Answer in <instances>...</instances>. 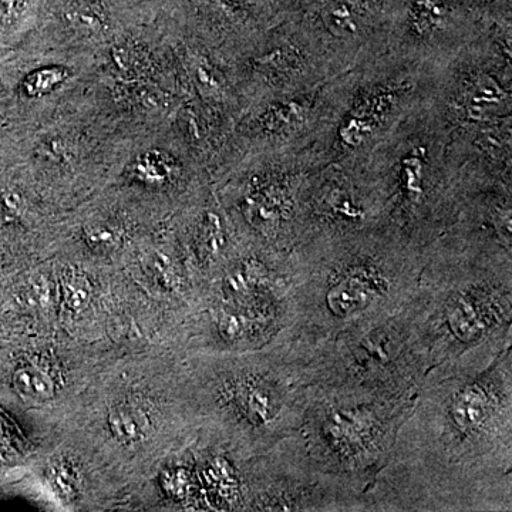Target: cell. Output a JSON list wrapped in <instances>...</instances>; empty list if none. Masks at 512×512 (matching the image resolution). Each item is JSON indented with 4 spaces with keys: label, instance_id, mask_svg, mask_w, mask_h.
<instances>
[{
    "label": "cell",
    "instance_id": "30bf717a",
    "mask_svg": "<svg viewBox=\"0 0 512 512\" xmlns=\"http://www.w3.org/2000/svg\"><path fill=\"white\" fill-rule=\"evenodd\" d=\"M380 225H386L382 204L359 165L330 163L313 171L303 188L296 245Z\"/></svg>",
    "mask_w": 512,
    "mask_h": 512
},
{
    "label": "cell",
    "instance_id": "52a82bcc",
    "mask_svg": "<svg viewBox=\"0 0 512 512\" xmlns=\"http://www.w3.org/2000/svg\"><path fill=\"white\" fill-rule=\"evenodd\" d=\"M212 377V410L239 453L259 456L301 430L308 386L301 367L271 349Z\"/></svg>",
    "mask_w": 512,
    "mask_h": 512
},
{
    "label": "cell",
    "instance_id": "44dd1931",
    "mask_svg": "<svg viewBox=\"0 0 512 512\" xmlns=\"http://www.w3.org/2000/svg\"><path fill=\"white\" fill-rule=\"evenodd\" d=\"M0 202H2V210L10 217H19L23 212V198L20 197L18 192H5L0 198Z\"/></svg>",
    "mask_w": 512,
    "mask_h": 512
},
{
    "label": "cell",
    "instance_id": "4fadbf2b",
    "mask_svg": "<svg viewBox=\"0 0 512 512\" xmlns=\"http://www.w3.org/2000/svg\"><path fill=\"white\" fill-rule=\"evenodd\" d=\"M110 430L121 441H137L144 439L150 431V419L143 407L136 404H124L110 413Z\"/></svg>",
    "mask_w": 512,
    "mask_h": 512
},
{
    "label": "cell",
    "instance_id": "277c9868",
    "mask_svg": "<svg viewBox=\"0 0 512 512\" xmlns=\"http://www.w3.org/2000/svg\"><path fill=\"white\" fill-rule=\"evenodd\" d=\"M349 161L375 190L387 227L410 244L426 249L456 224L464 170L434 92Z\"/></svg>",
    "mask_w": 512,
    "mask_h": 512
},
{
    "label": "cell",
    "instance_id": "ba28073f",
    "mask_svg": "<svg viewBox=\"0 0 512 512\" xmlns=\"http://www.w3.org/2000/svg\"><path fill=\"white\" fill-rule=\"evenodd\" d=\"M252 466V508L264 511L363 512L366 491L323 473L306 451L301 434L259 454Z\"/></svg>",
    "mask_w": 512,
    "mask_h": 512
},
{
    "label": "cell",
    "instance_id": "9a60e30c",
    "mask_svg": "<svg viewBox=\"0 0 512 512\" xmlns=\"http://www.w3.org/2000/svg\"><path fill=\"white\" fill-rule=\"evenodd\" d=\"M70 72L62 66H46L30 72L20 83V92L29 99L47 96L69 79Z\"/></svg>",
    "mask_w": 512,
    "mask_h": 512
},
{
    "label": "cell",
    "instance_id": "2e32d148",
    "mask_svg": "<svg viewBox=\"0 0 512 512\" xmlns=\"http://www.w3.org/2000/svg\"><path fill=\"white\" fill-rule=\"evenodd\" d=\"M15 384L19 392L36 400L52 399L56 389L52 377L37 366L20 369L15 375Z\"/></svg>",
    "mask_w": 512,
    "mask_h": 512
},
{
    "label": "cell",
    "instance_id": "7c38bea8",
    "mask_svg": "<svg viewBox=\"0 0 512 512\" xmlns=\"http://www.w3.org/2000/svg\"><path fill=\"white\" fill-rule=\"evenodd\" d=\"M131 173L140 183L150 185V187H161L174 180L177 174V164L168 154L161 151H147L141 154L133 165Z\"/></svg>",
    "mask_w": 512,
    "mask_h": 512
},
{
    "label": "cell",
    "instance_id": "5bb4252c",
    "mask_svg": "<svg viewBox=\"0 0 512 512\" xmlns=\"http://www.w3.org/2000/svg\"><path fill=\"white\" fill-rule=\"evenodd\" d=\"M63 15L74 29L83 32H100L109 22L107 10L100 0H70L64 6Z\"/></svg>",
    "mask_w": 512,
    "mask_h": 512
},
{
    "label": "cell",
    "instance_id": "ffe728a7",
    "mask_svg": "<svg viewBox=\"0 0 512 512\" xmlns=\"http://www.w3.org/2000/svg\"><path fill=\"white\" fill-rule=\"evenodd\" d=\"M113 59L116 66L124 72H134V70H138V67L141 69V62H138L141 60L140 52L134 50L133 47H117L114 50Z\"/></svg>",
    "mask_w": 512,
    "mask_h": 512
},
{
    "label": "cell",
    "instance_id": "7402d4cb",
    "mask_svg": "<svg viewBox=\"0 0 512 512\" xmlns=\"http://www.w3.org/2000/svg\"><path fill=\"white\" fill-rule=\"evenodd\" d=\"M56 483L62 488L66 493H70L73 491L74 480L72 474H70L69 470H66L64 467L57 468L56 471Z\"/></svg>",
    "mask_w": 512,
    "mask_h": 512
},
{
    "label": "cell",
    "instance_id": "7a4b0ae2",
    "mask_svg": "<svg viewBox=\"0 0 512 512\" xmlns=\"http://www.w3.org/2000/svg\"><path fill=\"white\" fill-rule=\"evenodd\" d=\"M400 311L426 377L480 375L511 348L512 249L454 224L424 249L419 281Z\"/></svg>",
    "mask_w": 512,
    "mask_h": 512
},
{
    "label": "cell",
    "instance_id": "3957f363",
    "mask_svg": "<svg viewBox=\"0 0 512 512\" xmlns=\"http://www.w3.org/2000/svg\"><path fill=\"white\" fill-rule=\"evenodd\" d=\"M423 264L424 249L387 225L301 242L289 252L286 326L269 348L301 365L339 333L399 311Z\"/></svg>",
    "mask_w": 512,
    "mask_h": 512
},
{
    "label": "cell",
    "instance_id": "ac0fdd59",
    "mask_svg": "<svg viewBox=\"0 0 512 512\" xmlns=\"http://www.w3.org/2000/svg\"><path fill=\"white\" fill-rule=\"evenodd\" d=\"M89 285L82 276H72L67 279L64 285V296H66L67 305L72 309H82L89 299Z\"/></svg>",
    "mask_w": 512,
    "mask_h": 512
},
{
    "label": "cell",
    "instance_id": "e0dca14e",
    "mask_svg": "<svg viewBox=\"0 0 512 512\" xmlns=\"http://www.w3.org/2000/svg\"><path fill=\"white\" fill-rule=\"evenodd\" d=\"M84 238L90 247L110 249L119 244L120 232L107 224H92L84 228Z\"/></svg>",
    "mask_w": 512,
    "mask_h": 512
},
{
    "label": "cell",
    "instance_id": "d6986e66",
    "mask_svg": "<svg viewBox=\"0 0 512 512\" xmlns=\"http://www.w3.org/2000/svg\"><path fill=\"white\" fill-rule=\"evenodd\" d=\"M30 0H0V28L12 25L28 9Z\"/></svg>",
    "mask_w": 512,
    "mask_h": 512
},
{
    "label": "cell",
    "instance_id": "9c48e42d",
    "mask_svg": "<svg viewBox=\"0 0 512 512\" xmlns=\"http://www.w3.org/2000/svg\"><path fill=\"white\" fill-rule=\"evenodd\" d=\"M323 165L315 151L276 153L271 165L249 178L237 207L255 248L276 254L295 248L303 188Z\"/></svg>",
    "mask_w": 512,
    "mask_h": 512
},
{
    "label": "cell",
    "instance_id": "6da1fadb",
    "mask_svg": "<svg viewBox=\"0 0 512 512\" xmlns=\"http://www.w3.org/2000/svg\"><path fill=\"white\" fill-rule=\"evenodd\" d=\"M366 511L512 510V349L477 376L421 383Z\"/></svg>",
    "mask_w": 512,
    "mask_h": 512
},
{
    "label": "cell",
    "instance_id": "5b68a950",
    "mask_svg": "<svg viewBox=\"0 0 512 512\" xmlns=\"http://www.w3.org/2000/svg\"><path fill=\"white\" fill-rule=\"evenodd\" d=\"M400 309L313 349L301 365L303 383L357 399H414L427 366Z\"/></svg>",
    "mask_w": 512,
    "mask_h": 512
},
{
    "label": "cell",
    "instance_id": "8992f818",
    "mask_svg": "<svg viewBox=\"0 0 512 512\" xmlns=\"http://www.w3.org/2000/svg\"><path fill=\"white\" fill-rule=\"evenodd\" d=\"M414 400L357 399L308 387L299 434L323 473L367 491L387 463Z\"/></svg>",
    "mask_w": 512,
    "mask_h": 512
},
{
    "label": "cell",
    "instance_id": "8fae6325",
    "mask_svg": "<svg viewBox=\"0 0 512 512\" xmlns=\"http://www.w3.org/2000/svg\"><path fill=\"white\" fill-rule=\"evenodd\" d=\"M227 249V228L221 215L215 211H205L194 234V254L198 264L204 269H211L220 264Z\"/></svg>",
    "mask_w": 512,
    "mask_h": 512
}]
</instances>
